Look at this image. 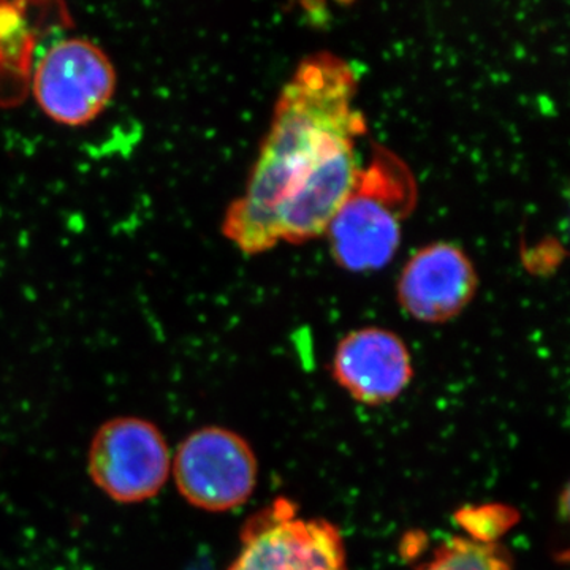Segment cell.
Masks as SVG:
<instances>
[{
    "mask_svg": "<svg viewBox=\"0 0 570 570\" xmlns=\"http://www.w3.org/2000/svg\"><path fill=\"white\" fill-rule=\"evenodd\" d=\"M478 284L474 265L461 247L433 243L409 258L397 281V299L409 316L442 324L471 303Z\"/></svg>",
    "mask_w": 570,
    "mask_h": 570,
    "instance_id": "obj_7",
    "label": "cell"
},
{
    "mask_svg": "<svg viewBox=\"0 0 570 570\" xmlns=\"http://www.w3.org/2000/svg\"><path fill=\"white\" fill-rule=\"evenodd\" d=\"M115 67L91 40L66 39L45 52L32 77L40 110L61 126L81 127L96 121L116 92Z\"/></svg>",
    "mask_w": 570,
    "mask_h": 570,
    "instance_id": "obj_3",
    "label": "cell"
},
{
    "mask_svg": "<svg viewBox=\"0 0 570 570\" xmlns=\"http://www.w3.org/2000/svg\"><path fill=\"white\" fill-rule=\"evenodd\" d=\"M419 202L409 165L385 146L373 145L344 204L326 228L333 257L354 273L384 268L395 257L401 228Z\"/></svg>",
    "mask_w": 570,
    "mask_h": 570,
    "instance_id": "obj_2",
    "label": "cell"
},
{
    "mask_svg": "<svg viewBox=\"0 0 570 570\" xmlns=\"http://www.w3.org/2000/svg\"><path fill=\"white\" fill-rule=\"evenodd\" d=\"M258 464L245 438L220 426L189 434L174 461L176 489L194 508L227 512L245 504L257 485Z\"/></svg>",
    "mask_w": 570,
    "mask_h": 570,
    "instance_id": "obj_5",
    "label": "cell"
},
{
    "mask_svg": "<svg viewBox=\"0 0 570 570\" xmlns=\"http://www.w3.org/2000/svg\"><path fill=\"white\" fill-rule=\"evenodd\" d=\"M420 570H513L497 543L455 538L442 543L433 560Z\"/></svg>",
    "mask_w": 570,
    "mask_h": 570,
    "instance_id": "obj_9",
    "label": "cell"
},
{
    "mask_svg": "<svg viewBox=\"0 0 570 570\" xmlns=\"http://www.w3.org/2000/svg\"><path fill=\"white\" fill-rule=\"evenodd\" d=\"M170 466L163 431L145 419L108 420L89 449L92 482L121 504H137L156 497L167 482Z\"/></svg>",
    "mask_w": 570,
    "mask_h": 570,
    "instance_id": "obj_6",
    "label": "cell"
},
{
    "mask_svg": "<svg viewBox=\"0 0 570 570\" xmlns=\"http://www.w3.org/2000/svg\"><path fill=\"white\" fill-rule=\"evenodd\" d=\"M333 377L358 403L381 406L411 384V354L396 333L376 326L356 330L337 344Z\"/></svg>",
    "mask_w": 570,
    "mask_h": 570,
    "instance_id": "obj_8",
    "label": "cell"
},
{
    "mask_svg": "<svg viewBox=\"0 0 570 570\" xmlns=\"http://www.w3.org/2000/svg\"><path fill=\"white\" fill-rule=\"evenodd\" d=\"M228 570H348L346 546L335 524L299 519L281 498L247 523Z\"/></svg>",
    "mask_w": 570,
    "mask_h": 570,
    "instance_id": "obj_4",
    "label": "cell"
},
{
    "mask_svg": "<svg viewBox=\"0 0 570 570\" xmlns=\"http://www.w3.org/2000/svg\"><path fill=\"white\" fill-rule=\"evenodd\" d=\"M356 92L358 75L340 56L317 52L299 63L277 99L245 194L224 217L225 238L242 253L273 249L281 206L358 159L356 140L366 132V121L356 110Z\"/></svg>",
    "mask_w": 570,
    "mask_h": 570,
    "instance_id": "obj_1",
    "label": "cell"
}]
</instances>
